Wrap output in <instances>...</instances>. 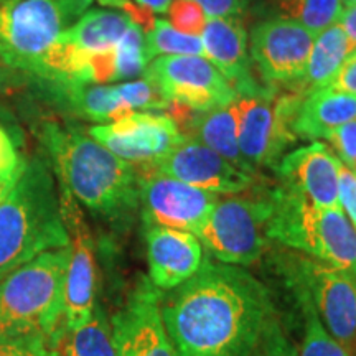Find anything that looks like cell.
<instances>
[{"mask_svg": "<svg viewBox=\"0 0 356 356\" xmlns=\"http://www.w3.org/2000/svg\"><path fill=\"white\" fill-rule=\"evenodd\" d=\"M160 309L175 356H252L275 315L269 289L241 266L203 259Z\"/></svg>", "mask_w": 356, "mask_h": 356, "instance_id": "1", "label": "cell"}, {"mask_svg": "<svg viewBox=\"0 0 356 356\" xmlns=\"http://www.w3.org/2000/svg\"><path fill=\"white\" fill-rule=\"evenodd\" d=\"M33 132L58 186L111 231L126 233L140 208L136 167L114 155L76 124L38 119Z\"/></svg>", "mask_w": 356, "mask_h": 356, "instance_id": "2", "label": "cell"}, {"mask_svg": "<svg viewBox=\"0 0 356 356\" xmlns=\"http://www.w3.org/2000/svg\"><path fill=\"white\" fill-rule=\"evenodd\" d=\"M68 246L55 173L47 155H30L0 203V280L42 252Z\"/></svg>", "mask_w": 356, "mask_h": 356, "instance_id": "3", "label": "cell"}, {"mask_svg": "<svg viewBox=\"0 0 356 356\" xmlns=\"http://www.w3.org/2000/svg\"><path fill=\"white\" fill-rule=\"evenodd\" d=\"M267 239L356 277V228L341 207L320 208L277 184L270 188Z\"/></svg>", "mask_w": 356, "mask_h": 356, "instance_id": "4", "label": "cell"}, {"mask_svg": "<svg viewBox=\"0 0 356 356\" xmlns=\"http://www.w3.org/2000/svg\"><path fill=\"white\" fill-rule=\"evenodd\" d=\"M70 249H51L0 280V335L43 333L65 325V275Z\"/></svg>", "mask_w": 356, "mask_h": 356, "instance_id": "5", "label": "cell"}, {"mask_svg": "<svg viewBox=\"0 0 356 356\" xmlns=\"http://www.w3.org/2000/svg\"><path fill=\"white\" fill-rule=\"evenodd\" d=\"M92 0H0V60L32 78L56 40L81 19Z\"/></svg>", "mask_w": 356, "mask_h": 356, "instance_id": "6", "label": "cell"}, {"mask_svg": "<svg viewBox=\"0 0 356 356\" xmlns=\"http://www.w3.org/2000/svg\"><path fill=\"white\" fill-rule=\"evenodd\" d=\"M270 208V188L254 193L252 186L243 197H220L197 238L225 264H254L266 249Z\"/></svg>", "mask_w": 356, "mask_h": 356, "instance_id": "7", "label": "cell"}, {"mask_svg": "<svg viewBox=\"0 0 356 356\" xmlns=\"http://www.w3.org/2000/svg\"><path fill=\"white\" fill-rule=\"evenodd\" d=\"M304 95L251 96L238 99V147L252 172L275 168L284 152L297 140L292 124Z\"/></svg>", "mask_w": 356, "mask_h": 356, "instance_id": "8", "label": "cell"}, {"mask_svg": "<svg viewBox=\"0 0 356 356\" xmlns=\"http://www.w3.org/2000/svg\"><path fill=\"white\" fill-rule=\"evenodd\" d=\"M142 78L152 83L168 102L195 113L225 108L238 99L231 84L204 56H159L145 66Z\"/></svg>", "mask_w": 356, "mask_h": 356, "instance_id": "9", "label": "cell"}, {"mask_svg": "<svg viewBox=\"0 0 356 356\" xmlns=\"http://www.w3.org/2000/svg\"><path fill=\"white\" fill-rule=\"evenodd\" d=\"M289 279L309 292L327 332L350 356L356 353V277L317 259L293 257Z\"/></svg>", "mask_w": 356, "mask_h": 356, "instance_id": "10", "label": "cell"}, {"mask_svg": "<svg viewBox=\"0 0 356 356\" xmlns=\"http://www.w3.org/2000/svg\"><path fill=\"white\" fill-rule=\"evenodd\" d=\"M136 170L144 226H163L197 236L220 197L150 167H136Z\"/></svg>", "mask_w": 356, "mask_h": 356, "instance_id": "11", "label": "cell"}, {"mask_svg": "<svg viewBox=\"0 0 356 356\" xmlns=\"http://www.w3.org/2000/svg\"><path fill=\"white\" fill-rule=\"evenodd\" d=\"M162 292L149 277L139 279L129 289L122 305L111 317L118 356H175L160 309Z\"/></svg>", "mask_w": 356, "mask_h": 356, "instance_id": "12", "label": "cell"}, {"mask_svg": "<svg viewBox=\"0 0 356 356\" xmlns=\"http://www.w3.org/2000/svg\"><path fill=\"white\" fill-rule=\"evenodd\" d=\"M315 35L284 17L261 22L251 33V58L262 81L297 86L304 78Z\"/></svg>", "mask_w": 356, "mask_h": 356, "instance_id": "13", "label": "cell"}, {"mask_svg": "<svg viewBox=\"0 0 356 356\" xmlns=\"http://www.w3.org/2000/svg\"><path fill=\"white\" fill-rule=\"evenodd\" d=\"M58 190L70 236V257L65 275V328L71 330L91 318L97 302L95 239L79 210V203L65 188L58 186Z\"/></svg>", "mask_w": 356, "mask_h": 356, "instance_id": "14", "label": "cell"}, {"mask_svg": "<svg viewBox=\"0 0 356 356\" xmlns=\"http://www.w3.org/2000/svg\"><path fill=\"white\" fill-rule=\"evenodd\" d=\"M92 139L132 165H150L184 140V134L168 114L132 113L119 121L88 129Z\"/></svg>", "mask_w": 356, "mask_h": 356, "instance_id": "15", "label": "cell"}, {"mask_svg": "<svg viewBox=\"0 0 356 356\" xmlns=\"http://www.w3.org/2000/svg\"><path fill=\"white\" fill-rule=\"evenodd\" d=\"M140 167H150L163 175L216 195L244 193L256 186V175L233 165L203 142L191 137H184L165 157Z\"/></svg>", "mask_w": 356, "mask_h": 356, "instance_id": "16", "label": "cell"}, {"mask_svg": "<svg viewBox=\"0 0 356 356\" xmlns=\"http://www.w3.org/2000/svg\"><path fill=\"white\" fill-rule=\"evenodd\" d=\"M203 56L215 65L238 97L273 95L254 78L248 53V35L238 17H208L202 32Z\"/></svg>", "mask_w": 356, "mask_h": 356, "instance_id": "17", "label": "cell"}, {"mask_svg": "<svg viewBox=\"0 0 356 356\" xmlns=\"http://www.w3.org/2000/svg\"><path fill=\"white\" fill-rule=\"evenodd\" d=\"M338 157L330 147L314 140L284 155L274 168L279 184L296 191L320 208L340 207L338 200Z\"/></svg>", "mask_w": 356, "mask_h": 356, "instance_id": "18", "label": "cell"}, {"mask_svg": "<svg viewBox=\"0 0 356 356\" xmlns=\"http://www.w3.org/2000/svg\"><path fill=\"white\" fill-rule=\"evenodd\" d=\"M144 238L149 279L160 292L181 286L202 266V244L197 236L188 231L144 226Z\"/></svg>", "mask_w": 356, "mask_h": 356, "instance_id": "19", "label": "cell"}, {"mask_svg": "<svg viewBox=\"0 0 356 356\" xmlns=\"http://www.w3.org/2000/svg\"><path fill=\"white\" fill-rule=\"evenodd\" d=\"M356 121V96L335 89H318L304 96L293 118L297 139H327L338 127Z\"/></svg>", "mask_w": 356, "mask_h": 356, "instance_id": "20", "label": "cell"}, {"mask_svg": "<svg viewBox=\"0 0 356 356\" xmlns=\"http://www.w3.org/2000/svg\"><path fill=\"white\" fill-rule=\"evenodd\" d=\"M180 131L185 137L203 142L233 165L256 175L246 165L238 147V99L225 108L208 111V113L191 111L180 126Z\"/></svg>", "mask_w": 356, "mask_h": 356, "instance_id": "21", "label": "cell"}, {"mask_svg": "<svg viewBox=\"0 0 356 356\" xmlns=\"http://www.w3.org/2000/svg\"><path fill=\"white\" fill-rule=\"evenodd\" d=\"M353 51V44L341 25L335 24L328 26L327 30L317 35V38H314L305 74L300 83L293 88V91L307 96L327 88L346 58Z\"/></svg>", "mask_w": 356, "mask_h": 356, "instance_id": "22", "label": "cell"}, {"mask_svg": "<svg viewBox=\"0 0 356 356\" xmlns=\"http://www.w3.org/2000/svg\"><path fill=\"white\" fill-rule=\"evenodd\" d=\"M132 25L127 13L115 10H88L61 40L86 53L108 51L115 48Z\"/></svg>", "mask_w": 356, "mask_h": 356, "instance_id": "23", "label": "cell"}, {"mask_svg": "<svg viewBox=\"0 0 356 356\" xmlns=\"http://www.w3.org/2000/svg\"><path fill=\"white\" fill-rule=\"evenodd\" d=\"M61 356H118L111 318L96 302L91 318L76 328H60L53 338Z\"/></svg>", "mask_w": 356, "mask_h": 356, "instance_id": "24", "label": "cell"}, {"mask_svg": "<svg viewBox=\"0 0 356 356\" xmlns=\"http://www.w3.org/2000/svg\"><path fill=\"white\" fill-rule=\"evenodd\" d=\"M291 286L304 317V340L300 348H297V356H350L348 351L323 327L309 292L296 282H291Z\"/></svg>", "mask_w": 356, "mask_h": 356, "instance_id": "25", "label": "cell"}, {"mask_svg": "<svg viewBox=\"0 0 356 356\" xmlns=\"http://www.w3.org/2000/svg\"><path fill=\"white\" fill-rule=\"evenodd\" d=\"M284 19L300 24L310 33L318 35L340 22L341 0H277Z\"/></svg>", "mask_w": 356, "mask_h": 356, "instance_id": "26", "label": "cell"}, {"mask_svg": "<svg viewBox=\"0 0 356 356\" xmlns=\"http://www.w3.org/2000/svg\"><path fill=\"white\" fill-rule=\"evenodd\" d=\"M144 47L147 61L155 56L170 55H197L203 56V44L200 37L178 32L168 20L155 19L149 32L144 33Z\"/></svg>", "mask_w": 356, "mask_h": 356, "instance_id": "27", "label": "cell"}, {"mask_svg": "<svg viewBox=\"0 0 356 356\" xmlns=\"http://www.w3.org/2000/svg\"><path fill=\"white\" fill-rule=\"evenodd\" d=\"M149 65L145 58L144 32L132 22L121 42L115 44V71L119 79H131L144 74Z\"/></svg>", "mask_w": 356, "mask_h": 356, "instance_id": "28", "label": "cell"}, {"mask_svg": "<svg viewBox=\"0 0 356 356\" xmlns=\"http://www.w3.org/2000/svg\"><path fill=\"white\" fill-rule=\"evenodd\" d=\"M0 356H61L53 338L43 333H2Z\"/></svg>", "mask_w": 356, "mask_h": 356, "instance_id": "29", "label": "cell"}, {"mask_svg": "<svg viewBox=\"0 0 356 356\" xmlns=\"http://www.w3.org/2000/svg\"><path fill=\"white\" fill-rule=\"evenodd\" d=\"M168 22L178 32L200 37L207 24V13L195 0H172L168 7Z\"/></svg>", "mask_w": 356, "mask_h": 356, "instance_id": "30", "label": "cell"}, {"mask_svg": "<svg viewBox=\"0 0 356 356\" xmlns=\"http://www.w3.org/2000/svg\"><path fill=\"white\" fill-rule=\"evenodd\" d=\"M252 356H297V346L289 340L277 315L267 325Z\"/></svg>", "mask_w": 356, "mask_h": 356, "instance_id": "31", "label": "cell"}, {"mask_svg": "<svg viewBox=\"0 0 356 356\" xmlns=\"http://www.w3.org/2000/svg\"><path fill=\"white\" fill-rule=\"evenodd\" d=\"M330 142L335 155L346 167L353 168L356 163V121H351L345 126L338 127L327 137Z\"/></svg>", "mask_w": 356, "mask_h": 356, "instance_id": "32", "label": "cell"}, {"mask_svg": "<svg viewBox=\"0 0 356 356\" xmlns=\"http://www.w3.org/2000/svg\"><path fill=\"white\" fill-rule=\"evenodd\" d=\"M338 200L356 228V175L341 160L338 162Z\"/></svg>", "mask_w": 356, "mask_h": 356, "instance_id": "33", "label": "cell"}, {"mask_svg": "<svg viewBox=\"0 0 356 356\" xmlns=\"http://www.w3.org/2000/svg\"><path fill=\"white\" fill-rule=\"evenodd\" d=\"M24 162V155L19 152L15 140L7 129L0 126V175L15 172Z\"/></svg>", "mask_w": 356, "mask_h": 356, "instance_id": "34", "label": "cell"}, {"mask_svg": "<svg viewBox=\"0 0 356 356\" xmlns=\"http://www.w3.org/2000/svg\"><path fill=\"white\" fill-rule=\"evenodd\" d=\"M207 17H239L248 10L252 0H195Z\"/></svg>", "mask_w": 356, "mask_h": 356, "instance_id": "35", "label": "cell"}, {"mask_svg": "<svg viewBox=\"0 0 356 356\" xmlns=\"http://www.w3.org/2000/svg\"><path fill=\"white\" fill-rule=\"evenodd\" d=\"M323 89H335V91L356 96V51L346 58L345 63L341 65V68L335 74V78Z\"/></svg>", "mask_w": 356, "mask_h": 356, "instance_id": "36", "label": "cell"}, {"mask_svg": "<svg viewBox=\"0 0 356 356\" xmlns=\"http://www.w3.org/2000/svg\"><path fill=\"white\" fill-rule=\"evenodd\" d=\"M26 84H29V76L7 68V66H0V96L15 91V89L26 88Z\"/></svg>", "mask_w": 356, "mask_h": 356, "instance_id": "37", "label": "cell"}, {"mask_svg": "<svg viewBox=\"0 0 356 356\" xmlns=\"http://www.w3.org/2000/svg\"><path fill=\"white\" fill-rule=\"evenodd\" d=\"M340 25L345 30V33L348 35L350 42L353 44V50L356 51V3L343 8L340 17Z\"/></svg>", "mask_w": 356, "mask_h": 356, "instance_id": "38", "label": "cell"}, {"mask_svg": "<svg viewBox=\"0 0 356 356\" xmlns=\"http://www.w3.org/2000/svg\"><path fill=\"white\" fill-rule=\"evenodd\" d=\"M25 159H26V157H24V162L20 163V167L17 168L15 172L8 173V175H6V177H2V178H0V203H2L3 200H6V197H7V195H8V191H10V190H12V186L15 185L17 178H19L20 172H22V168H24Z\"/></svg>", "mask_w": 356, "mask_h": 356, "instance_id": "39", "label": "cell"}, {"mask_svg": "<svg viewBox=\"0 0 356 356\" xmlns=\"http://www.w3.org/2000/svg\"><path fill=\"white\" fill-rule=\"evenodd\" d=\"M136 3L149 8L152 13H167L172 0H136Z\"/></svg>", "mask_w": 356, "mask_h": 356, "instance_id": "40", "label": "cell"}, {"mask_svg": "<svg viewBox=\"0 0 356 356\" xmlns=\"http://www.w3.org/2000/svg\"><path fill=\"white\" fill-rule=\"evenodd\" d=\"M101 6L113 7V8H124V6L129 2V0H97Z\"/></svg>", "mask_w": 356, "mask_h": 356, "instance_id": "41", "label": "cell"}, {"mask_svg": "<svg viewBox=\"0 0 356 356\" xmlns=\"http://www.w3.org/2000/svg\"><path fill=\"white\" fill-rule=\"evenodd\" d=\"M341 2H345L346 6H355V3H356V0H341Z\"/></svg>", "mask_w": 356, "mask_h": 356, "instance_id": "42", "label": "cell"}, {"mask_svg": "<svg viewBox=\"0 0 356 356\" xmlns=\"http://www.w3.org/2000/svg\"><path fill=\"white\" fill-rule=\"evenodd\" d=\"M351 170H353V172H355V175H356V163L353 165V168H351Z\"/></svg>", "mask_w": 356, "mask_h": 356, "instance_id": "43", "label": "cell"}, {"mask_svg": "<svg viewBox=\"0 0 356 356\" xmlns=\"http://www.w3.org/2000/svg\"><path fill=\"white\" fill-rule=\"evenodd\" d=\"M0 66H3V63H2V60H0Z\"/></svg>", "mask_w": 356, "mask_h": 356, "instance_id": "44", "label": "cell"}, {"mask_svg": "<svg viewBox=\"0 0 356 356\" xmlns=\"http://www.w3.org/2000/svg\"><path fill=\"white\" fill-rule=\"evenodd\" d=\"M7 175H8V173H7ZM2 177H6V175H0V178H2Z\"/></svg>", "mask_w": 356, "mask_h": 356, "instance_id": "45", "label": "cell"}]
</instances>
